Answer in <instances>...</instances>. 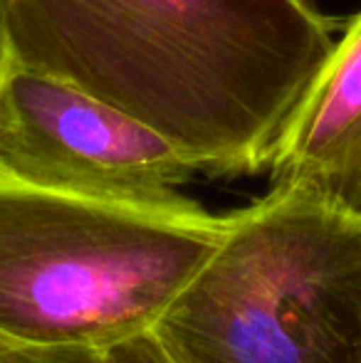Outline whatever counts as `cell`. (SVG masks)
<instances>
[{
    "instance_id": "1",
    "label": "cell",
    "mask_w": 361,
    "mask_h": 363,
    "mask_svg": "<svg viewBox=\"0 0 361 363\" xmlns=\"http://www.w3.org/2000/svg\"><path fill=\"white\" fill-rule=\"evenodd\" d=\"M8 60L62 79L208 176L272 158L334 50L312 0H0Z\"/></svg>"
},
{
    "instance_id": "2",
    "label": "cell",
    "mask_w": 361,
    "mask_h": 363,
    "mask_svg": "<svg viewBox=\"0 0 361 363\" xmlns=\"http://www.w3.org/2000/svg\"><path fill=\"white\" fill-rule=\"evenodd\" d=\"M228 216L0 178V331L101 351L156 326L218 245Z\"/></svg>"
},
{
    "instance_id": "3",
    "label": "cell",
    "mask_w": 361,
    "mask_h": 363,
    "mask_svg": "<svg viewBox=\"0 0 361 363\" xmlns=\"http://www.w3.org/2000/svg\"><path fill=\"white\" fill-rule=\"evenodd\" d=\"M154 334L176 363H361V218L272 186L228 213Z\"/></svg>"
},
{
    "instance_id": "4",
    "label": "cell",
    "mask_w": 361,
    "mask_h": 363,
    "mask_svg": "<svg viewBox=\"0 0 361 363\" xmlns=\"http://www.w3.org/2000/svg\"><path fill=\"white\" fill-rule=\"evenodd\" d=\"M198 166L151 126L8 60L0 77V178L136 203L183 201Z\"/></svg>"
},
{
    "instance_id": "5",
    "label": "cell",
    "mask_w": 361,
    "mask_h": 363,
    "mask_svg": "<svg viewBox=\"0 0 361 363\" xmlns=\"http://www.w3.org/2000/svg\"><path fill=\"white\" fill-rule=\"evenodd\" d=\"M289 186L361 218V13L334 43L272 158Z\"/></svg>"
},
{
    "instance_id": "6",
    "label": "cell",
    "mask_w": 361,
    "mask_h": 363,
    "mask_svg": "<svg viewBox=\"0 0 361 363\" xmlns=\"http://www.w3.org/2000/svg\"><path fill=\"white\" fill-rule=\"evenodd\" d=\"M0 363H101L99 351L50 349L18 341L0 331Z\"/></svg>"
},
{
    "instance_id": "7",
    "label": "cell",
    "mask_w": 361,
    "mask_h": 363,
    "mask_svg": "<svg viewBox=\"0 0 361 363\" xmlns=\"http://www.w3.org/2000/svg\"><path fill=\"white\" fill-rule=\"evenodd\" d=\"M99 356L101 363H176L156 339L154 329L131 336V339L116 341V344L101 349Z\"/></svg>"
},
{
    "instance_id": "8",
    "label": "cell",
    "mask_w": 361,
    "mask_h": 363,
    "mask_svg": "<svg viewBox=\"0 0 361 363\" xmlns=\"http://www.w3.org/2000/svg\"><path fill=\"white\" fill-rule=\"evenodd\" d=\"M8 60V48H5V23H3V3H0V62Z\"/></svg>"
},
{
    "instance_id": "9",
    "label": "cell",
    "mask_w": 361,
    "mask_h": 363,
    "mask_svg": "<svg viewBox=\"0 0 361 363\" xmlns=\"http://www.w3.org/2000/svg\"><path fill=\"white\" fill-rule=\"evenodd\" d=\"M5 62H8V60H3V62H0V77H3V69H5Z\"/></svg>"
}]
</instances>
